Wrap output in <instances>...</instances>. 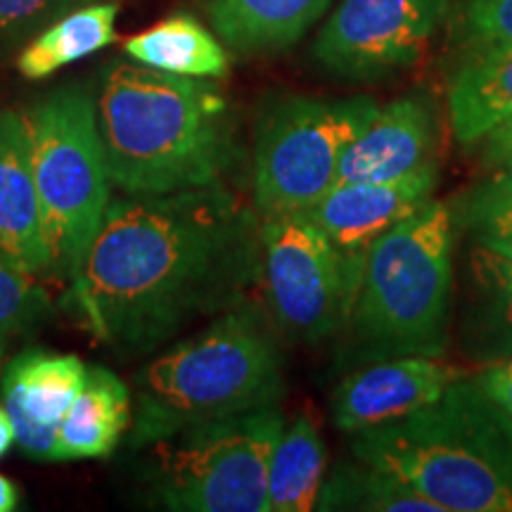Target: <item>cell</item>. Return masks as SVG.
<instances>
[{
    "instance_id": "cell-1",
    "label": "cell",
    "mask_w": 512,
    "mask_h": 512,
    "mask_svg": "<svg viewBox=\"0 0 512 512\" xmlns=\"http://www.w3.org/2000/svg\"><path fill=\"white\" fill-rule=\"evenodd\" d=\"M261 278V219L226 188L126 195L107 207L62 309L119 356L164 347L247 302Z\"/></svg>"
},
{
    "instance_id": "cell-2",
    "label": "cell",
    "mask_w": 512,
    "mask_h": 512,
    "mask_svg": "<svg viewBox=\"0 0 512 512\" xmlns=\"http://www.w3.org/2000/svg\"><path fill=\"white\" fill-rule=\"evenodd\" d=\"M95 110L112 188L124 195L223 183L238 159L233 112L207 79L117 62L105 72Z\"/></svg>"
},
{
    "instance_id": "cell-3",
    "label": "cell",
    "mask_w": 512,
    "mask_h": 512,
    "mask_svg": "<svg viewBox=\"0 0 512 512\" xmlns=\"http://www.w3.org/2000/svg\"><path fill=\"white\" fill-rule=\"evenodd\" d=\"M349 448L441 512H512V415L475 375L406 418L351 434Z\"/></svg>"
},
{
    "instance_id": "cell-4",
    "label": "cell",
    "mask_w": 512,
    "mask_h": 512,
    "mask_svg": "<svg viewBox=\"0 0 512 512\" xmlns=\"http://www.w3.org/2000/svg\"><path fill=\"white\" fill-rule=\"evenodd\" d=\"M133 387L128 446L140 451L192 422L278 406L283 354L264 311L242 302L145 363Z\"/></svg>"
},
{
    "instance_id": "cell-5",
    "label": "cell",
    "mask_w": 512,
    "mask_h": 512,
    "mask_svg": "<svg viewBox=\"0 0 512 512\" xmlns=\"http://www.w3.org/2000/svg\"><path fill=\"white\" fill-rule=\"evenodd\" d=\"M451 204L430 200L368 249L344 325V368L399 356H441L453 290Z\"/></svg>"
},
{
    "instance_id": "cell-6",
    "label": "cell",
    "mask_w": 512,
    "mask_h": 512,
    "mask_svg": "<svg viewBox=\"0 0 512 512\" xmlns=\"http://www.w3.org/2000/svg\"><path fill=\"white\" fill-rule=\"evenodd\" d=\"M24 117L50 249L48 275L69 283L81 271L112 202L98 110L88 93L60 88Z\"/></svg>"
},
{
    "instance_id": "cell-7",
    "label": "cell",
    "mask_w": 512,
    "mask_h": 512,
    "mask_svg": "<svg viewBox=\"0 0 512 512\" xmlns=\"http://www.w3.org/2000/svg\"><path fill=\"white\" fill-rule=\"evenodd\" d=\"M278 406L185 425L140 448L152 501L178 512H268Z\"/></svg>"
},
{
    "instance_id": "cell-8",
    "label": "cell",
    "mask_w": 512,
    "mask_h": 512,
    "mask_svg": "<svg viewBox=\"0 0 512 512\" xmlns=\"http://www.w3.org/2000/svg\"><path fill=\"white\" fill-rule=\"evenodd\" d=\"M377 110L370 98L280 95L254 128V209L259 219L302 214L337 183L344 152Z\"/></svg>"
},
{
    "instance_id": "cell-9",
    "label": "cell",
    "mask_w": 512,
    "mask_h": 512,
    "mask_svg": "<svg viewBox=\"0 0 512 512\" xmlns=\"http://www.w3.org/2000/svg\"><path fill=\"white\" fill-rule=\"evenodd\" d=\"M261 278L283 335L302 344L342 335L356 290L335 247L304 211L261 219Z\"/></svg>"
},
{
    "instance_id": "cell-10",
    "label": "cell",
    "mask_w": 512,
    "mask_h": 512,
    "mask_svg": "<svg viewBox=\"0 0 512 512\" xmlns=\"http://www.w3.org/2000/svg\"><path fill=\"white\" fill-rule=\"evenodd\" d=\"M444 15L446 0H342L313 57L342 79H382L420 60Z\"/></svg>"
},
{
    "instance_id": "cell-11",
    "label": "cell",
    "mask_w": 512,
    "mask_h": 512,
    "mask_svg": "<svg viewBox=\"0 0 512 512\" xmlns=\"http://www.w3.org/2000/svg\"><path fill=\"white\" fill-rule=\"evenodd\" d=\"M437 181L439 171L432 162L394 181L335 183L304 214L323 230L358 290L368 249L389 228L425 207Z\"/></svg>"
},
{
    "instance_id": "cell-12",
    "label": "cell",
    "mask_w": 512,
    "mask_h": 512,
    "mask_svg": "<svg viewBox=\"0 0 512 512\" xmlns=\"http://www.w3.org/2000/svg\"><path fill=\"white\" fill-rule=\"evenodd\" d=\"M465 375L439 356H399L351 368L332 392V422L349 437L373 430L437 401Z\"/></svg>"
},
{
    "instance_id": "cell-13",
    "label": "cell",
    "mask_w": 512,
    "mask_h": 512,
    "mask_svg": "<svg viewBox=\"0 0 512 512\" xmlns=\"http://www.w3.org/2000/svg\"><path fill=\"white\" fill-rule=\"evenodd\" d=\"M86 368L74 354L24 349L0 370L3 406L29 458L53 460L57 430L86 382Z\"/></svg>"
},
{
    "instance_id": "cell-14",
    "label": "cell",
    "mask_w": 512,
    "mask_h": 512,
    "mask_svg": "<svg viewBox=\"0 0 512 512\" xmlns=\"http://www.w3.org/2000/svg\"><path fill=\"white\" fill-rule=\"evenodd\" d=\"M0 256L31 275L50 273L27 117L0 110Z\"/></svg>"
},
{
    "instance_id": "cell-15",
    "label": "cell",
    "mask_w": 512,
    "mask_h": 512,
    "mask_svg": "<svg viewBox=\"0 0 512 512\" xmlns=\"http://www.w3.org/2000/svg\"><path fill=\"white\" fill-rule=\"evenodd\" d=\"M437 124L430 102L418 95L377 107L339 164L337 183L394 181L434 162Z\"/></svg>"
},
{
    "instance_id": "cell-16",
    "label": "cell",
    "mask_w": 512,
    "mask_h": 512,
    "mask_svg": "<svg viewBox=\"0 0 512 512\" xmlns=\"http://www.w3.org/2000/svg\"><path fill=\"white\" fill-rule=\"evenodd\" d=\"M332 0H200L214 34L240 55L292 48Z\"/></svg>"
},
{
    "instance_id": "cell-17",
    "label": "cell",
    "mask_w": 512,
    "mask_h": 512,
    "mask_svg": "<svg viewBox=\"0 0 512 512\" xmlns=\"http://www.w3.org/2000/svg\"><path fill=\"white\" fill-rule=\"evenodd\" d=\"M460 332L479 363L512 358V259L477 247L467 254Z\"/></svg>"
},
{
    "instance_id": "cell-18",
    "label": "cell",
    "mask_w": 512,
    "mask_h": 512,
    "mask_svg": "<svg viewBox=\"0 0 512 512\" xmlns=\"http://www.w3.org/2000/svg\"><path fill=\"white\" fill-rule=\"evenodd\" d=\"M133 422L131 392L117 373L88 366L86 382L64 415L55 441V463L110 456Z\"/></svg>"
},
{
    "instance_id": "cell-19",
    "label": "cell",
    "mask_w": 512,
    "mask_h": 512,
    "mask_svg": "<svg viewBox=\"0 0 512 512\" xmlns=\"http://www.w3.org/2000/svg\"><path fill=\"white\" fill-rule=\"evenodd\" d=\"M448 119L463 145L512 119V46L465 55L448 81Z\"/></svg>"
},
{
    "instance_id": "cell-20",
    "label": "cell",
    "mask_w": 512,
    "mask_h": 512,
    "mask_svg": "<svg viewBox=\"0 0 512 512\" xmlns=\"http://www.w3.org/2000/svg\"><path fill=\"white\" fill-rule=\"evenodd\" d=\"M328 470V448L316 415L304 411L283 427L268 467V512L316 510Z\"/></svg>"
},
{
    "instance_id": "cell-21",
    "label": "cell",
    "mask_w": 512,
    "mask_h": 512,
    "mask_svg": "<svg viewBox=\"0 0 512 512\" xmlns=\"http://www.w3.org/2000/svg\"><path fill=\"white\" fill-rule=\"evenodd\" d=\"M119 5L88 3L57 17L17 57L19 74L48 79L69 64L98 53L117 41Z\"/></svg>"
},
{
    "instance_id": "cell-22",
    "label": "cell",
    "mask_w": 512,
    "mask_h": 512,
    "mask_svg": "<svg viewBox=\"0 0 512 512\" xmlns=\"http://www.w3.org/2000/svg\"><path fill=\"white\" fill-rule=\"evenodd\" d=\"M124 53L145 67L192 79H221L228 72V55L219 38L190 15L162 19L143 34L131 36Z\"/></svg>"
},
{
    "instance_id": "cell-23",
    "label": "cell",
    "mask_w": 512,
    "mask_h": 512,
    "mask_svg": "<svg viewBox=\"0 0 512 512\" xmlns=\"http://www.w3.org/2000/svg\"><path fill=\"white\" fill-rule=\"evenodd\" d=\"M316 510L354 512H441L392 472L354 460L337 463L323 479Z\"/></svg>"
},
{
    "instance_id": "cell-24",
    "label": "cell",
    "mask_w": 512,
    "mask_h": 512,
    "mask_svg": "<svg viewBox=\"0 0 512 512\" xmlns=\"http://www.w3.org/2000/svg\"><path fill=\"white\" fill-rule=\"evenodd\" d=\"M458 221L477 247L512 259V171H496L467 192Z\"/></svg>"
},
{
    "instance_id": "cell-25",
    "label": "cell",
    "mask_w": 512,
    "mask_h": 512,
    "mask_svg": "<svg viewBox=\"0 0 512 512\" xmlns=\"http://www.w3.org/2000/svg\"><path fill=\"white\" fill-rule=\"evenodd\" d=\"M50 311L53 304L36 275L0 256V337L10 339L36 328Z\"/></svg>"
},
{
    "instance_id": "cell-26",
    "label": "cell",
    "mask_w": 512,
    "mask_h": 512,
    "mask_svg": "<svg viewBox=\"0 0 512 512\" xmlns=\"http://www.w3.org/2000/svg\"><path fill=\"white\" fill-rule=\"evenodd\" d=\"M460 34L465 55L512 46V0H467Z\"/></svg>"
},
{
    "instance_id": "cell-27",
    "label": "cell",
    "mask_w": 512,
    "mask_h": 512,
    "mask_svg": "<svg viewBox=\"0 0 512 512\" xmlns=\"http://www.w3.org/2000/svg\"><path fill=\"white\" fill-rule=\"evenodd\" d=\"M98 0H0V46L53 24L57 17L67 15L81 5Z\"/></svg>"
},
{
    "instance_id": "cell-28",
    "label": "cell",
    "mask_w": 512,
    "mask_h": 512,
    "mask_svg": "<svg viewBox=\"0 0 512 512\" xmlns=\"http://www.w3.org/2000/svg\"><path fill=\"white\" fill-rule=\"evenodd\" d=\"M475 380L503 411L512 415V358L484 363V368L475 375Z\"/></svg>"
},
{
    "instance_id": "cell-29",
    "label": "cell",
    "mask_w": 512,
    "mask_h": 512,
    "mask_svg": "<svg viewBox=\"0 0 512 512\" xmlns=\"http://www.w3.org/2000/svg\"><path fill=\"white\" fill-rule=\"evenodd\" d=\"M479 143H482L484 166L494 171H512V119L486 133Z\"/></svg>"
},
{
    "instance_id": "cell-30",
    "label": "cell",
    "mask_w": 512,
    "mask_h": 512,
    "mask_svg": "<svg viewBox=\"0 0 512 512\" xmlns=\"http://www.w3.org/2000/svg\"><path fill=\"white\" fill-rule=\"evenodd\" d=\"M15 441V425H12L10 413L5 411V406H0V458L10 451Z\"/></svg>"
},
{
    "instance_id": "cell-31",
    "label": "cell",
    "mask_w": 512,
    "mask_h": 512,
    "mask_svg": "<svg viewBox=\"0 0 512 512\" xmlns=\"http://www.w3.org/2000/svg\"><path fill=\"white\" fill-rule=\"evenodd\" d=\"M19 505V491L8 477L0 475V512H12Z\"/></svg>"
},
{
    "instance_id": "cell-32",
    "label": "cell",
    "mask_w": 512,
    "mask_h": 512,
    "mask_svg": "<svg viewBox=\"0 0 512 512\" xmlns=\"http://www.w3.org/2000/svg\"><path fill=\"white\" fill-rule=\"evenodd\" d=\"M5 351H8V337H0V370L5 366Z\"/></svg>"
}]
</instances>
